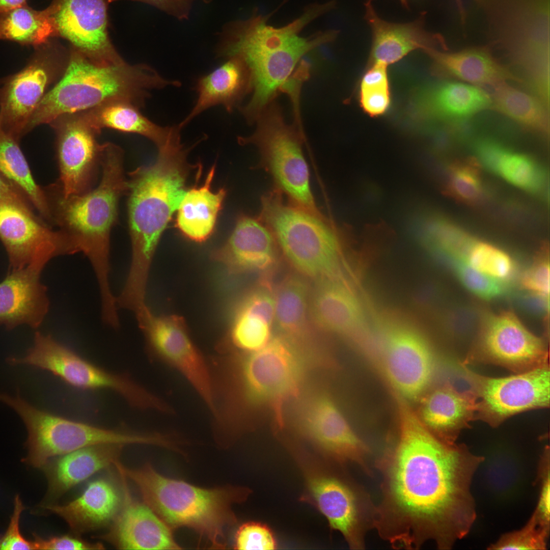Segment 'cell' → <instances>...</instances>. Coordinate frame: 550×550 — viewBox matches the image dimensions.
Masks as SVG:
<instances>
[{"instance_id": "cell-23", "label": "cell", "mask_w": 550, "mask_h": 550, "mask_svg": "<svg viewBox=\"0 0 550 550\" xmlns=\"http://www.w3.org/2000/svg\"><path fill=\"white\" fill-rule=\"evenodd\" d=\"M365 6V18L372 32L369 65L382 64L388 66L414 50L421 49L425 52L440 46L444 47L441 35L425 29L424 13L414 21L394 23L380 18L371 0Z\"/></svg>"}, {"instance_id": "cell-5", "label": "cell", "mask_w": 550, "mask_h": 550, "mask_svg": "<svg viewBox=\"0 0 550 550\" xmlns=\"http://www.w3.org/2000/svg\"><path fill=\"white\" fill-rule=\"evenodd\" d=\"M69 47L66 69L39 104L26 133L61 115L87 110L108 100H127L141 107L150 90L181 85L179 81L163 77L147 64L101 63Z\"/></svg>"}, {"instance_id": "cell-25", "label": "cell", "mask_w": 550, "mask_h": 550, "mask_svg": "<svg viewBox=\"0 0 550 550\" xmlns=\"http://www.w3.org/2000/svg\"><path fill=\"white\" fill-rule=\"evenodd\" d=\"M316 280L309 305L312 318L319 327L347 336L354 341L369 331L358 300L343 279Z\"/></svg>"}, {"instance_id": "cell-42", "label": "cell", "mask_w": 550, "mask_h": 550, "mask_svg": "<svg viewBox=\"0 0 550 550\" xmlns=\"http://www.w3.org/2000/svg\"><path fill=\"white\" fill-rule=\"evenodd\" d=\"M477 167L470 161L453 164L450 169L447 183L448 194L465 204L480 202L484 195V187Z\"/></svg>"}, {"instance_id": "cell-22", "label": "cell", "mask_w": 550, "mask_h": 550, "mask_svg": "<svg viewBox=\"0 0 550 550\" xmlns=\"http://www.w3.org/2000/svg\"><path fill=\"white\" fill-rule=\"evenodd\" d=\"M47 263L41 259L32 261L22 268L9 271L0 282V324L8 329L22 324L37 328L44 321L49 300L40 276Z\"/></svg>"}, {"instance_id": "cell-36", "label": "cell", "mask_w": 550, "mask_h": 550, "mask_svg": "<svg viewBox=\"0 0 550 550\" xmlns=\"http://www.w3.org/2000/svg\"><path fill=\"white\" fill-rule=\"evenodd\" d=\"M52 37L55 32L46 8L37 10L26 4L0 15L1 40L35 47Z\"/></svg>"}, {"instance_id": "cell-15", "label": "cell", "mask_w": 550, "mask_h": 550, "mask_svg": "<svg viewBox=\"0 0 550 550\" xmlns=\"http://www.w3.org/2000/svg\"><path fill=\"white\" fill-rule=\"evenodd\" d=\"M28 205L0 201V240L7 252L9 271L32 261L80 253L75 241L63 231L53 230Z\"/></svg>"}, {"instance_id": "cell-31", "label": "cell", "mask_w": 550, "mask_h": 550, "mask_svg": "<svg viewBox=\"0 0 550 550\" xmlns=\"http://www.w3.org/2000/svg\"><path fill=\"white\" fill-rule=\"evenodd\" d=\"M425 52L432 59L436 75L456 77L474 85L493 86L507 80H519L488 49L476 47L449 52L432 48Z\"/></svg>"}, {"instance_id": "cell-35", "label": "cell", "mask_w": 550, "mask_h": 550, "mask_svg": "<svg viewBox=\"0 0 550 550\" xmlns=\"http://www.w3.org/2000/svg\"><path fill=\"white\" fill-rule=\"evenodd\" d=\"M309 293L304 279L292 275L281 283L275 294L273 322L281 336L292 342L307 331Z\"/></svg>"}, {"instance_id": "cell-8", "label": "cell", "mask_w": 550, "mask_h": 550, "mask_svg": "<svg viewBox=\"0 0 550 550\" xmlns=\"http://www.w3.org/2000/svg\"><path fill=\"white\" fill-rule=\"evenodd\" d=\"M4 402L13 408L24 421L28 432V454L22 461L36 468L51 459L93 445L105 444L150 445L163 443L160 433L127 429H109L66 419L39 409L19 395H7Z\"/></svg>"}, {"instance_id": "cell-4", "label": "cell", "mask_w": 550, "mask_h": 550, "mask_svg": "<svg viewBox=\"0 0 550 550\" xmlns=\"http://www.w3.org/2000/svg\"><path fill=\"white\" fill-rule=\"evenodd\" d=\"M178 125L157 147L154 163L128 173L127 194L131 258L127 283L140 288L147 285L149 271L161 235L186 190L189 150L181 142Z\"/></svg>"}, {"instance_id": "cell-39", "label": "cell", "mask_w": 550, "mask_h": 550, "mask_svg": "<svg viewBox=\"0 0 550 550\" xmlns=\"http://www.w3.org/2000/svg\"><path fill=\"white\" fill-rule=\"evenodd\" d=\"M492 173L509 183L533 194L546 187V175L541 166L528 155L505 147L498 159Z\"/></svg>"}, {"instance_id": "cell-10", "label": "cell", "mask_w": 550, "mask_h": 550, "mask_svg": "<svg viewBox=\"0 0 550 550\" xmlns=\"http://www.w3.org/2000/svg\"><path fill=\"white\" fill-rule=\"evenodd\" d=\"M12 365L45 370L67 383L82 390L107 389L121 395L132 407L167 413L170 406L125 373H115L95 365L49 335L37 332L25 355L11 358Z\"/></svg>"}, {"instance_id": "cell-29", "label": "cell", "mask_w": 550, "mask_h": 550, "mask_svg": "<svg viewBox=\"0 0 550 550\" xmlns=\"http://www.w3.org/2000/svg\"><path fill=\"white\" fill-rule=\"evenodd\" d=\"M477 401L472 392L458 391L449 382L432 390L421 407V421L436 436L456 443L460 432L476 419Z\"/></svg>"}, {"instance_id": "cell-2", "label": "cell", "mask_w": 550, "mask_h": 550, "mask_svg": "<svg viewBox=\"0 0 550 550\" xmlns=\"http://www.w3.org/2000/svg\"><path fill=\"white\" fill-rule=\"evenodd\" d=\"M334 1L309 5L289 24L268 25L267 16L255 12L247 19L226 24L219 35L217 53L235 56L245 65L250 76L249 101L240 109L249 123H254L289 79L301 58L321 45L334 41L339 32L319 31L304 37L300 32L310 23L332 10Z\"/></svg>"}, {"instance_id": "cell-17", "label": "cell", "mask_w": 550, "mask_h": 550, "mask_svg": "<svg viewBox=\"0 0 550 550\" xmlns=\"http://www.w3.org/2000/svg\"><path fill=\"white\" fill-rule=\"evenodd\" d=\"M309 500L339 531L351 548L363 549L367 530L373 526L375 508L362 491L347 480L325 473L309 474Z\"/></svg>"}, {"instance_id": "cell-53", "label": "cell", "mask_w": 550, "mask_h": 550, "mask_svg": "<svg viewBox=\"0 0 550 550\" xmlns=\"http://www.w3.org/2000/svg\"><path fill=\"white\" fill-rule=\"evenodd\" d=\"M27 4V0H0V15Z\"/></svg>"}, {"instance_id": "cell-24", "label": "cell", "mask_w": 550, "mask_h": 550, "mask_svg": "<svg viewBox=\"0 0 550 550\" xmlns=\"http://www.w3.org/2000/svg\"><path fill=\"white\" fill-rule=\"evenodd\" d=\"M276 243L259 217L243 215L228 240L212 252L211 257L232 274L264 271L276 260Z\"/></svg>"}, {"instance_id": "cell-6", "label": "cell", "mask_w": 550, "mask_h": 550, "mask_svg": "<svg viewBox=\"0 0 550 550\" xmlns=\"http://www.w3.org/2000/svg\"><path fill=\"white\" fill-rule=\"evenodd\" d=\"M116 467L134 483L144 503L172 530L187 527L206 538L212 548L226 547L228 530L237 522L232 506L246 498L248 489L197 486L166 477L149 463L130 469L119 462Z\"/></svg>"}, {"instance_id": "cell-38", "label": "cell", "mask_w": 550, "mask_h": 550, "mask_svg": "<svg viewBox=\"0 0 550 550\" xmlns=\"http://www.w3.org/2000/svg\"><path fill=\"white\" fill-rule=\"evenodd\" d=\"M270 326L260 317L236 309L226 336L217 352L247 353L259 350L270 340Z\"/></svg>"}, {"instance_id": "cell-30", "label": "cell", "mask_w": 550, "mask_h": 550, "mask_svg": "<svg viewBox=\"0 0 550 550\" xmlns=\"http://www.w3.org/2000/svg\"><path fill=\"white\" fill-rule=\"evenodd\" d=\"M210 73L200 77L194 90L196 101L188 115L178 124L182 129L194 118L210 107L223 106L232 113L250 93V76L247 67L238 57L232 56Z\"/></svg>"}, {"instance_id": "cell-37", "label": "cell", "mask_w": 550, "mask_h": 550, "mask_svg": "<svg viewBox=\"0 0 550 550\" xmlns=\"http://www.w3.org/2000/svg\"><path fill=\"white\" fill-rule=\"evenodd\" d=\"M491 105L518 123L531 130L549 131V116L546 107L537 98L515 89L505 82L495 86Z\"/></svg>"}, {"instance_id": "cell-21", "label": "cell", "mask_w": 550, "mask_h": 550, "mask_svg": "<svg viewBox=\"0 0 550 550\" xmlns=\"http://www.w3.org/2000/svg\"><path fill=\"white\" fill-rule=\"evenodd\" d=\"M301 417L306 433L327 454L368 470L366 446L329 397L318 394L311 397L305 404Z\"/></svg>"}, {"instance_id": "cell-32", "label": "cell", "mask_w": 550, "mask_h": 550, "mask_svg": "<svg viewBox=\"0 0 550 550\" xmlns=\"http://www.w3.org/2000/svg\"><path fill=\"white\" fill-rule=\"evenodd\" d=\"M215 169L214 165L203 185L186 191L177 209L176 227L196 242L205 241L211 235L226 195L224 188L216 192L211 189Z\"/></svg>"}, {"instance_id": "cell-16", "label": "cell", "mask_w": 550, "mask_h": 550, "mask_svg": "<svg viewBox=\"0 0 550 550\" xmlns=\"http://www.w3.org/2000/svg\"><path fill=\"white\" fill-rule=\"evenodd\" d=\"M548 356L544 340L505 311L486 318L477 345L462 363L491 364L519 373L548 365Z\"/></svg>"}, {"instance_id": "cell-9", "label": "cell", "mask_w": 550, "mask_h": 550, "mask_svg": "<svg viewBox=\"0 0 550 550\" xmlns=\"http://www.w3.org/2000/svg\"><path fill=\"white\" fill-rule=\"evenodd\" d=\"M255 122L254 132L249 136L238 137V143L257 148L260 167L271 176L276 188L285 194L290 203L324 217L311 190L301 130L285 122L280 106L274 101L265 108Z\"/></svg>"}, {"instance_id": "cell-41", "label": "cell", "mask_w": 550, "mask_h": 550, "mask_svg": "<svg viewBox=\"0 0 550 550\" xmlns=\"http://www.w3.org/2000/svg\"><path fill=\"white\" fill-rule=\"evenodd\" d=\"M359 101L363 110L371 117H378L387 112L391 102L387 66H369L361 81Z\"/></svg>"}, {"instance_id": "cell-44", "label": "cell", "mask_w": 550, "mask_h": 550, "mask_svg": "<svg viewBox=\"0 0 550 550\" xmlns=\"http://www.w3.org/2000/svg\"><path fill=\"white\" fill-rule=\"evenodd\" d=\"M549 535L539 527L532 514L522 528L502 535L488 549L545 550Z\"/></svg>"}, {"instance_id": "cell-19", "label": "cell", "mask_w": 550, "mask_h": 550, "mask_svg": "<svg viewBox=\"0 0 550 550\" xmlns=\"http://www.w3.org/2000/svg\"><path fill=\"white\" fill-rule=\"evenodd\" d=\"M48 124L56 134L60 183L66 195L80 194L96 185L100 170L99 132L79 112L61 115Z\"/></svg>"}, {"instance_id": "cell-1", "label": "cell", "mask_w": 550, "mask_h": 550, "mask_svg": "<svg viewBox=\"0 0 550 550\" xmlns=\"http://www.w3.org/2000/svg\"><path fill=\"white\" fill-rule=\"evenodd\" d=\"M397 403L399 431L380 461L382 497L373 527L395 547L416 548L431 540L451 549L476 519L471 485L484 458L440 439L405 400Z\"/></svg>"}, {"instance_id": "cell-52", "label": "cell", "mask_w": 550, "mask_h": 550, "mask_svg": "<svg viewBox=\"0 0 550 550\" xmlns=\"http://www.w3.org/2000/svg\"><path fill=\"white\" fill-rule=\"evenodd\" d=\"M1 200L18 202L34 208L24 194L0 173V201Z\"/></svg>"}, {"instance_id": "cell-54", "label": "cell", "mask_w": 550, "mask_h": 550, "mask_svg": "<svg viewBox=\"0 0 550 550\" xmlns=\"http://www.w3.org/2000/svg\"><path fill=\"white\" fill-rule=\"evenodd\" d=\"M457 9L459 11H461L464 9L463 3L462 0H455Z\"/></svg>"}, {"instance_id": "cell-47", "label": "cell", "mask_w": 550, "mask_h": 550, "mask_svg": "<svg viewBox=\"0 0 550 550\" xmlns=\"http://www.w3.org/2000/svg\"><path fill=\"white\" fill-rule=\"evenodd\" d=\"M549 448H545L540 460L538 480L540 492L537 507L533 512L539 527L549 533L550 479Z\"/></svg>"}, {"instance_id": "cell-43", "label": "cell", "mask_w": 550, "mask_h": 550, "mask_svg": "<svg viewBox=\"0 0 550 550\" xmlns=\"http://www.w3.org/2000/svg\"><path fill=\"white\" fill-rule=\"evenodd\" d=\"M445 259L461 283L477 296L490 299L503 292V282L477 271L459 258L449 256Z\"/></svg>"}, {"instance_id": "cell-48", "label": "cell", "mask_w": 550, "mask_h": 550, "mask_svg": "<svg viewBox=\"0 0 550 550\" xmlns=\"http://www.w3.org/2000/svg\"><path fill=\"white\" fill-rule=\"evenodd\" d=\"M275 295L269 287H257L240 300L236 309L256 315L271 325L275 311Z\"/></svg>"}, {"instance_id": "cell-34", "label": "cell", "mask_w": 550, "mask_h": 550, "mask_svg": "<svg viewBox=\"0 0 550 550\" xmlns=\"http://www.w3.org/2000/svg\"><path fill=\"white\" fill-rule=\"evenodd\" d=\"M19 142L3 129L0 123V173L24 194L39 216L50 225L44 187L35 181Z\"/></svg>"}, {"instance_id": "cell-55", "label": "cell", "mask_w": 550, "mask_h": 550, "mask_svg": "<svg viewBox=\"0 0 550 550\" xmlns=\"http://www.w3.org/2000/svg\"><path fill=\"white\" fill-rule=\"evenodd\" d=\"M401 4L405 8L408 7V0H399Z\"/></svg>"}, {"instance_id": "cell-3", "label": "cell", "mask_w": 550, "mask_h": 550, "mask_svg": "<svg viewBox=\"0 0 550 550\" xmlns=\"http://www.w3.org/2000/svg\"><path fill=\"white\" fill-rule=\"evenodd\" d=\"M100 165L99 182L87 192L66 195L58 181L44 189L51 224L70 236L88 258L96 278L101 306L110 308L116 300L109 279L111 233L118 221L119 201L128 189L121 148L109 142L101 144Z\"/></svg>"}, {"instance_id": "cell-20", "label": "cell", "mask_w": 550, "mask_h": 550, "mask_svg": "<svg viewBox=\"0 0 550 550\" xmlns=\"http://www.w3.org/2000/svg\"><path fill=\"white\" fill-rule=\"evenodd\" d=\"M120 474L123 501L109 530L99 539L119 549H179L172 529L144 502L132 497L126 478Z\"/></svg>"}, {"instance_id": "cell-7", "label": "cell", "mask_w": 550, "mask_h": 550, "mask_svg": "<svg viewBox=\"0 0 550 550\" xmlns=\"http://www.w3.org/2000/svg\"><path fill=\"white\" fill-rule=\"evenodd\" d=\"M278 189L261 197L260 219L272 233L291 263L316 279H342L339 228L320 217L284 202Z\"/></svg>"}, {"instance_id": "cell-46", "label": "cell", "mask_w": 550, "mask_h": 550, "mask_svg": "<svg viewBox=\"0 0 550 550\" xmlns=\"http://www.w3.org/2000/svg\"><path fill=\"white\" fill-rule=\"evenodd\" d=\"M549 270L548 258L542 257L526 271L521 279L522 287L541 298L548 309L549 305Z\"/></svg>"}, {"instance_id": "cell-28", "label": "cell", "mask_w": 550, "mask_h": 550, "mask_svg": "<svg viewBox=\"0 0 550 550\" xmlns=\"http://www.w3.org/2000/svg\"><path fill=\"white\" fill-rule=\"evenodd\" d=\"M412 105L413 115L420 120L460 121L488 108L491 100L476 85L447 81L421 93Z\"/></svg>"}, {"instance_id": "cell-49", "label": "cell", "mask_w": 550, "mask_h": 550, "mask_svg": "<svg viewBox=\"0 0 550 550\" xmlns=\"http://www.w3.org/2000/svg\"><path fill=\"white\" fill-rule=\"evenodd\" d=\"M24 509L20 496L16 494L9 525L6 531L0 534V549H35L33 541L26 539L20 531L21 515Z\"/></svg>"}, {"instance_id": "cell-26", "label": "cell", "mask_w": 550, "mask_h": 550, "mask_svg": "<svg viewBox=\"0 0 550 550\" xmlns=\"http://www.w3.org/2000/svg\"><path fill=\"white\" fill-rule=\"evenodd\" d=\"M122 487L112 480L101 478L90 482L82 493L65 504H41L47 512L63 518L76 535L111 524L121 508Z\"/></svg>"}, {"instance_id": "cell-13", "label": "cell", "mask_w": 550, "mask_h": 550, "mask_svg": "<svg viewBox=\"0 0 550 550\" xmlns=\"http://www.w3.org/2000/svg\"><path fill=\"white\" fill-rule=\"evenodd\" d=\"M460 367L476 399V419L492 427L520 413L549 406V365L500 378L479 374L462 363Z\"/></svg>"}, {"instance_id": "cell-50", "label": "cell", "mask_w": 550, "mask_h": 550, "mask_svg": "<svg viewBox=\"0 0 550 550\" xmlns=\"http://www.w3.org/2000/svg\"><path fill=\"white\" fill-rule=\"evenodd\" d=\"M34 538L35 549L94 550L105 548L101 543L91 542L76 535L43 538L34 534Z\"/></svg>"}, {"instance_id": "cell-18", "label": "cell", "mask_w": 550, "mask_h": 550, "mask_svg": "<svg viewBox=\"0 0 550 550\" xmlns=\"http://www.w3.org/2000/svg\"><path fill=\"white\" fill-rule=\"evenodd\" d=\"M108 0H52L46 7L55 37L62 38L89 58L104 64L125 62L108 32Z\"/></svg>"}, {"instance_id": "cell-27", "label": "cell", "mask_w": 550, "mask_h": 550, "mask_svg": "<svg viewBox=\"0 0 550 550\" xmlns=\"http://www.w3.org/2000/svg\"><path fill=\"white\" fill-rule=\"evenodd\" d=\"M124 446L118 444L93 445L49 460L42 468L48 481L46 501L58 499L96 473L115 465Z\"/></svg>"}, {"instance_id": "cell-33", "label": "cell", "mask_w": 550, "mask_h": 550, "mask_svg": "<svg viewBox=\"0 0 550 550\" xmlns=\"http://www.w3.org/2000/svg\"><path fill=\"white\" fill-rule=\"evenodd\" d=\"M140 107L129 100L115 99L78 112L99 132L102 128H109L136 133L149 139L158 147L166 141L173 126L157 125L141 113Z\"/></svg>"}, {"instance_id": "cell-45", "label": "cell", "mask_w": 550, "mask_h": 550, "mask_svg": "<svg viewBox=\"0 0 550 550\" xmlns=\"http://www.w3.org/2000/svg\"><path fill=\"white\" fill-rule=\"evenodd\" d=\"M234 549L239 550L276 549L277 541L270 529L256 522L241 525L235 534Z\"/></svg>"}, {"instance_id": "cell-11", "label": "cell", "mask_w": 550, "mask_h": 550, "mask_svg": "<svg viewBox=\"0 0 550 550\" xmlns=\"http://www.w3.org/2000/svg\"><path fill=\"white\" fill-rule=\"evenodd\" d=\"M26 66L0 82V123L17 141L39 104L61 77L67 67L69 47L52 37L34 47Z\"/></svg>"}, {"instance_id": "cell-12", "label": "cell", "mask_w": 550, "mask_h": 550, "mask_svg": "<svg viewBox=\"0 0 550 550\" xmlns=\"http://www.w3.org/2000/svg\"><path fill=\"white\" fill-rule=\"evenodd\" d=\"M372 355L397 394L416 400L430 384L435 371L432 348L415 325L399 319L386 320Z\"/></svg>"}, {"instance_id": "cell-51", "label": "cell", "mask_w": 550, "mask_h": 550, "mask_svg": "<svg viewBox=\"0 0 550 550\" xmlns=\"http://www.w3.org/2000/svg\"><path fill=\"white\" fill-rule=\"evenodd\" d=\"M111 3L120 0H108ZM151 5L179 20L188 18L193 5L197 1L207 4L211 0H129Z\"/></svg>"}, {"instance_id": "cell-40", "label": "cell", "mask_w": 550, "mask_h": 550, "mask_svg": "<svg viewBox=\"0 0 550 550\" xmlns=\"http://www.w3.org/2000/svg\"><path fill=\"white\" fill-rule=\"evenodd\" d=\"M454 256L477 271L500 282L509 280L515 270L510 256L497 247L468 235Z\"/></svg>"}, {"instance_id": "cell-14", "label": "cell", "mask_w": 550, "mask_h": 550, "mask_svg": "<svg viewBox=\"0 0 550 550\" xmlns=\"http://www.w3.org/2000/svg\"><path fill=\"white\" fill-rule=\"evenodd\" d=\"M138 325L151 354L182 375L213 414L215 393L210 364L193 341L184 319L176 315L157 316L151 311Z\"/></svg>"}]
</instances>
